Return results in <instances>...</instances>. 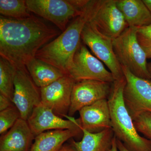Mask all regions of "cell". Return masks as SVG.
Listing matches in <instances>:
<instances>
[{
	"instance_id": "obj_4",
	"label": "cell",
	"mask_w": 151,
	"mask_h": 151,
	"mask_svg": "<svg viewBox=\"0 0 151 151\" xmlns=\"http://www.w3.org/2000/svg\"><path fill=\"white\" fill-rule=\"evenodd\" d=\"M113 46L121 66L127 68L137 77L151 79L147 55L137 38V27H127L119 37L113 40Z\"/></svg>"
},
{
	"instance_id": "obj_3",
	"label": "cell",
	"mask_w": 151,
	"mask_h": 151,
	"mask_svg": "<svg viewBox=\"0 0 151 151\" xmlns=\"http://www.w3.org/2000/svg\"><path fill=\"white\" fill-rule=\"evenodd\" d=\"M126 83L125 76L112 83L108 100L111 126L117 139L130 151H151V141L141 137L124 103L123 92Z\"/></svg>"
},
{
	"instance_id": "obj_22",
	"label": "cell",
	"mask_w": 151,
	"mask_h": 151,
	"mask_svg": "<svg viewBox=\"0 0 151 151\" xmlns=\"http://www.w3.org/2000/svg\"><path fill=\"white\" fill-rule=\"evenodd\" d=\"M20 118V113L15 105L0 111V134L6 133Z\"/></svg>"
},
{
	"instance_id": "obj_11",
	"label": "cell",
	"mask_w": 151,
	"mask_h": 151,
	"mask_svg": "<svg viewBox=\"0 0 151 151\" xmlns=\"http://www.w3.org/2000/svg\"><path fill=\"white\" fill-rule=\"evenodd\" d=\"M76 82L67 74L48 86L40 88L41 104L51 109L60 117L68 115L71 94Z\"/></svg>"
},
{
	"instance_id": "obj_16",
	"label": "cell",
	"mask_w": 151,
	"mask_h": 151,
	"mask_svg": "<svg viewBox=\"0 0 151 151\" xmlns=\"http://www.w3.org/2000/svg\"><path fill=\"white\" fill-rule=\"evenodd\" d=\"M81 131L80 128L43 132L36 136L29 151H58L66 141L77 136Z\"/></svg>"
},
{
	"instance_id": "obj_17",
	"label": "cell",
	"mask_w": 151,
	"mask_h": 151,
	"mask_svg": "<svg viewBox=\"0 0 151 151\" xmlns=\"http://www.w3.org/2000/svg\"><path fill=\"white\" fill-rule=\"evenodd\" d=\"M116 4L129 27L151 24V14L143 0H117Z\"/></svg>"
},
{
	"instance_id": "obj_20",
	"label": "cell",
	"mask_w": 151,
	"mask_h": 151,
	"mask_svg": "<svg viewBox=\"0 0 151 151\" xmlns=\"http://www.w3.org/2000/svg\"><path fill=\"white\" fill-rule=\"evenodd\" d=\"M17 68L7 60L0 56V94L12 102Z\"/></svg>"
},
{
	"instance_id": "obj_9",
	"label": "cell",
	"mask_w": 151,
	"mask_h": 151,
	"mask_svg": "<svg viewBox=\"0 0 151 151\" xmlns=\"http://www.w3.org/2000/svg\"><path fill=\"white\" fill-rule=\"evenodd\" d=\"M68 75L76 82L93 80L113 83L115 81L113 74L105 68L103 62L94 56L81 42L74 55Z\"/></svg>"
},
{
	"instance_id": "obj_7",
	"label": "cell",
	"mask_w": 151,
	"mask_h": 151,
	"mask_svg": "<svg viewBox=\"0 0 151 151\" xmlns=\"http://www.w3.org/2000/svg\"><path fill=\"white\" fill-rule=\"evenodd\" d=\"M122 68L126 80L124 103L132 119L144 112L151 113V79L137 77L127 68Z\"/></svg>"
},
{
	"instance_id": "obj_14",
	"label": "cell",
	"mask_w": 151,
	"mask_h": 151,
	"mask_svg": "<svg viewBox=\"0 0 151 151\" xmlns=\"http://www.w3.org/2000/svg\"><path fill=\"white\" fill-rule=\"evenodd\" d=\"M80 127L91 133L112 128L108 99L99 100L79 111Z\"/></svg>"
},
{
	"instance_id": "obj_8",
	"label": "cell",
	"mask_w": 151,
	"mask_h": 151,
	"mask_svg": "<svg viewBox=\"0 0 151 151\" xmlns=\"http://www.w3.org/2000/svg\"><path fill=\"white\" fill-rule=\"evenodd\" d=\"M81 40L89 47L95 57L106 65L115 80L124 76L122 66L113 50L112 40L101 34L87 22L82 30Z\"/></svg>"
},
{
	"instance_id": "obj_28",
	"label": "cell",
	"mask_w": 151,
	"mask_h": 151,
	"mask_svg": "<svg viewBox=\"0 0 151 151\" xmlns=\"http://www.w3.org/2000/svg\"><path fill=\"white\" fill-rule=\"evenodd\" d=\"M111 151H119L117 147V138L115 136L113 138V145H112V148L111 149Z\"/></svg>"
},
{
	"instance_id": "obj_2",
	"label": "cell",
	"mask_w": 151,
	"mask_h": 151,
	"mask_svg": "<svg viewBox=\"0 0 151 151\" xmlns=\"http://www.w3.org/2000/svg\"><path fill=\"white\" fill-rule=\"evenodd\" d=\"M89 1L81 14L73 19L62 34L42 47L36 55V58L68 74L74 55L81 43L82 30L89 20Z\"/></svg>"
},
{
	"instance_id": "obj_26",
	"label": "cell",
	"mask_w": 151,
	"mask_h": 151,
	"mask_svg": "<svg viewBox=\"0 0 151 151\" xmlns=\"http://www.w3.org/2000/svg\"><path fill=\"white\" fill-rule=\"evenodd\" d=\"M58 151H77L72 145H63Z\"/></svg>"
},
{
	"instance_id": "obj_5",
	"label": "cell",
	"mask_w": 151,
	"mask_h": 151,
	"mask_svg": "<svg viewBox=\"0 0 151 151\" xmlns=\"http://www.w3.org/2000/svg\"><path fill=\"white\" fill-rule=\"evenodd\" d=\"M116 1L117 0H90L89 3L88 22L100 33L112 40L129 27Z\"/></svg>"
},
{
	"instance_id": "obj_6",
	"label": "cell",
	"mask_w": 151,
	"mask_h": 151,
	"mask_svg": "<svg viewBox=\"0 0 151 151\" xmlns=\"http://www.w3.org/2000/svg\"><path fill=\"white\" fill-rule=\"evenodd\" d=\"M26 1L31 12L51 22L62 32L67 27L69 22L80 15L84 9H79L75 0Z\"/></svg>"
},
{
	"instance_id": "obj_1",
	"label": "cell",
	"mask_w": 151,
	"mask_h": 151,
	"mask_svg": "<svg viewBox=\"0 0 151 151\" xmlns=\"http://www.w3.org/2000/svg\"><path fill=\"white\" fill-rule=\"evenodd\" d=\"M60 32L32 15L24 19L0 17V56L17 68L25 67L37 52Z\"/></svg>"
},
{
	"instance_id": "obj_18",
	"label": "cell",
	"mask_w": 151,
	"mask_h": 151,
	"mask_svg": "<svg viewBox=\"0 0 151 151\" xmlns=\"http://www.w3.org/2000/svg\"><path fill=\"white\" fill-rule=\"evenodd\" d=\"M83 132L82 139L79 142L71 141V145L77 151H111L115 137L112 128L91 133L80 128Z\"/></svg>"
},
{
	"instance_id": "obj_19",
	"label": "cell",
	"mask_w": 151,
	"mask_h": 151,
	"mask_svg": "<svg viewBox=\"0 0 151 151\" xmlns=\"http://www.w3.org/2000/svg\"><path fill=\"white\" fill-rule=\"evenodd\" d=\"M26 68L36 85L43 88L67 74L50 64L35 58L27 63Z\"/></svg>"
},
{
	"instance_id": "obj_15",
	"label": "cell",
	"mask_w": 151,
	"mask_h": 151,
	"mask_svg": "<svg viewBox=\"0 0 151 151\" xmlns=\"http://www.w3.org/2000/svg\"><path fill=\"white\" fill-rule=\"evenodd\" d=\"M27 121L20 118L0 139V151H29L34 140Z\"/></svg>"
},
{
	"instance_id": "obj_21",
	"label": "cell",
	"mask_w": 151,
	"mask_h": 151,
	"mask_svg": "<svg viewBox=\"0 0 151 151\" xmlns=\"http://www.w3.org/2000/svg\"><path fill=\"white\" fill-rule=\"evenodd\" d=\"M0 13L2 16L18 19L32 15L24 0H0Z\"/></svg>"
},
{
	"instance_id": "obj_12",
	"label": "cell",
	"mask_w": 151,
	"mask_h": 151,
	"mask_svg": "<svg viewBox=\"0 0 151 151\" xmlns=\"http://www.w3.org/2000/svg\"><path fill=\"white\" fill-rule=\"evenodd\" d=\"M112 83L97 80H84L76 82L71 97L68 115L72 117L82 108L99 100L108 99Z\"/></svg>"
},
{
	"instance_id": "obj_27",
	"label": "cell",
	"mask_w": 151,
	"mask_h": 151,
	"mask_svg": "<svg viewBox=\"0 0 151 151\" xmlns=\"http://www.w3.org/2000/svg\"><path fill=\"white\" fill-rule=\"evenodd\" d=\"M117 147L119 151H130L125 147L122 142L117 139Z\"/></svg>"
},
{
	"instance_id": "obj_29",
	"label": "cell",
	"mask_w": 151,
	"mask_h": 151,
	"mask_svg": "<svg viewBox=\"0 0 151 151\" xmlns=\"http://www.w3.org/2000/svg\"><path fill=\"white\" fill-rule=\"evenodd\" d=\"M151 14V0H143Z\"/></svg>"
},
{
	"instance_id": "obj_25",
	"label": "cell",
	"mask_w": 151,
	"mask_h": 151,
	"mask_svg": "<svg viewBox=\"0 0 151 151\" xmlns=\"http://www.w3.org/2000/svg\"><path fill=\"white\" fill-rule=\"evenodd\" d=\"M12 102L8 97L0 94V111L6 110L13 105Z\"/></svg>"
},
{
	"instance_id": "obj_10",
	"label": "cell",
	"mask_w": 151,
	"mask_h": 151,
	"mask_svg": "<svg viewBox=\"0 0 151 151\" xmlns=\"http://www.w3.org/2000/svg\"><path fill=\"white\" fill-rule=\"evenodd\" d=\"M12 103L19 110L21 118L26 121L41 103L40 88L33 81L26 67L17 68Z\"/></svg>"
},
{
	"instance_id": "obj_23",
	"label": "cell",
	"mask_w": 151,
	"mask_h": 151,
	"mask_svg": "<svg viewBox=\"0 0 151 151\" xmlns=\"http://www.w3.org/2000/svg\"><path fill=\"white\" fill-rule=\"evenodd\" d=\"M137 131L151 141V113L144 112L133 120Z\"/></svg>"
},
{
	"instance_id": "obj_24",
	"label": "cell",
	"mask_w": 151,
	"mask_h": 151,
	"mask_svg": "<svg viewBox=\"0 0 151 151\" xmlns=\"http://www.w3.org/2000/svg\"><path fill=\"white\" fill-rule=\"evenodd\" d=\"M137 37L147 58H151V24L137 28Z\"/></svg>"
},
{
	"instance_id": "obj_30",
	"label": "cell",
	"mask_w": 151,
	"mask_h": 151,
	"mask_svg": "<svg viewBox=\"0 0 151 151\" xmlns=\"http://www.w3.org/2000/svg\"><path fill=\"white\" fill-rule=\"evenodd\" d=\"M147 68L148 70L149 73H150V77L151 79V62L148 63Z\"/></svg>"
},
{
	"instance_id": "obj_13",
	"label": "cell",
	"mask_w": 151,
	"mask_h": 151,
	"mask_svg": "<svg viewBox=\"0 0 151 151\" xmlns=\"http://www.w3.org/2000/svg\"><path fill=\"white\" fill-rule=\"evenodd\" d=\"M65 117L67 120L63 119L51 109L40 104L34 108L27 122L35 137L47 131L80 129L79 119L76 120L68 115Z\"/></svg>"
}]
</instances>
